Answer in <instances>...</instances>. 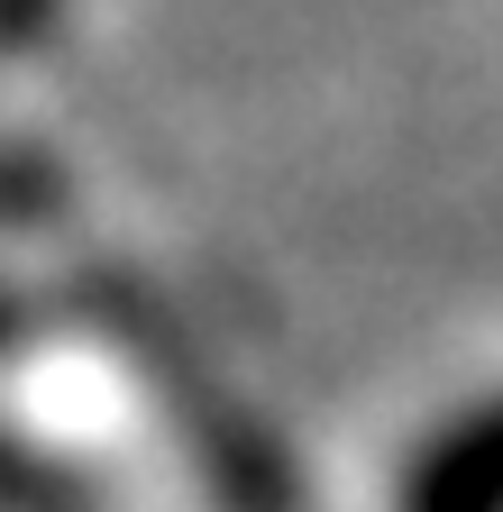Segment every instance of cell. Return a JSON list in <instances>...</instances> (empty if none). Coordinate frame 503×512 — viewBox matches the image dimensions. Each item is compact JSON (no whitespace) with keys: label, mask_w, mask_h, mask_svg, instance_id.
<instances>
[{"label":"cell","mask_w":503,"mask_h":512,"mask_svg":"<svg viewBox=\"0 0 503 512\" xmlns=\"http://www.w3.org/2000/svg\"><path fill=\"white\" fill-rule=\"evenodd\" d=\"M403 512H503V403L467 412L449 439L421 458Z\"/></svg>","instance_id":"cell-1"},{"label":"cell","mask_w":503,"mask_h":512,"mask_svg":"<svg viewBox=\"0 0 503 512\" xmlns=\"http://www.w3.org/2000/svg\"><path fill=\"white\" fill-rule=\"evenodd\" d=\"M46 19H55V0H10V28H19V37H37Z\"/></svg>","instance_id":"cell-2"}]
</instances>
